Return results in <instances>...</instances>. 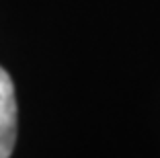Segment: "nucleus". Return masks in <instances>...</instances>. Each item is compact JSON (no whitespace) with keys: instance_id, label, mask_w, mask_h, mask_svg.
<instances>
[{"instance_id":"nucleus-1","label":"nucleus","mask_w":160,"mask_h":158,"mask_svg":"<svg viewBox=\"0 0 160 158\" xmlns=\"http://www.w3.org/2000/svg\"><path fill=\"white\" fill-rule=\"evenodd\" d=\"M17 142V99L14 84L0 66V158H10Z\"/></svg>"}]
</instances>
